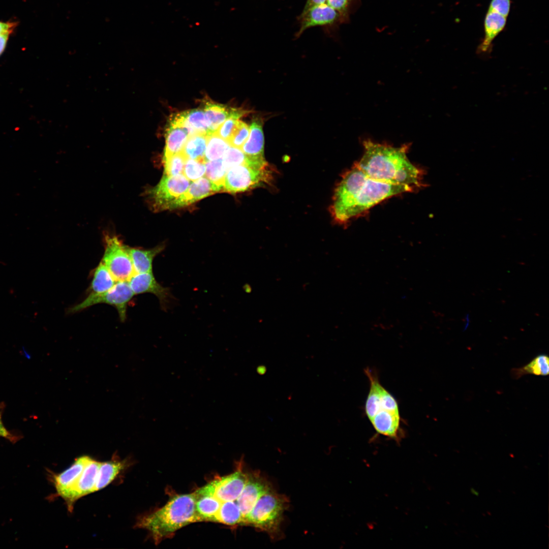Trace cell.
<instances>
[{
  "instance_id": "6da1fadb",
  "label": "cell",
  "mask_w": 549,
  "mask_h": 549,
  "mask_svg": "<svg viewBox=\"0 0 549 549\" xmlns=\"http://www.w3.org/2000/svg\"><path fill=\"white\" fill-rule=\"evenodd\" d=\"M413 191L408 186L374 180L354 164L335 189L331 212L336 221L345 223L389 197Z\"/></svg>"
},
{
  "instance_id": "7a4b0ae2",
  "label": "cell",
  "mask_w": 549,
  "mask_h": 549,
  "mask_svg": "<svg viewBox=\"0 0 549 549\" xmlns=\"http://www.w3.org/2000/svg\"><path fill=\"white\" fill-rule=\"evenodd\" d=\"M364 152L355 164L368 176L381 182L410 187L422 186V171L409 161L407 145L393 147L366 140Z\"/></svg>"
},
{
  "instance_id": "3957f363",
  "label": "cell",
  "mask_w": 549,
  "mask_h": 549,
  "mask_svg": "<svg viewBox=\"0 0 549 549\" xmlns=\"http://www.w3.org/2000/svg\"><path fill=\"white\" fill-rule=\"evenodd\" d=\"M194 493L174 496L162 508L137 521L136 527L147 530L156 543L176 531L196 522Z\"/></svg>"
},
{
  "instance_id": "277c9868",
  "label": "cell",
  "mask_w": 549,
  "mask_h": 549,
  "mask_svg": "<svg viewBox=\"0 0 549 549\" xmlns=\"http://www.w3.org/2000/svg\"><path fill=\"white\" fill-rule=\"evenodd\" d=\"M287 505L286 497L270 489L257 500L245 518L243 524L251 525L276 536L280 533Z\"/></svg>"
},
{
  "instance_id": "5b68a950",
  "label": "cell",
  "mask_w": 549,
  "mask_h": 549,
  "mask_svg": "<svg viewBox=\"0 0 549 549\" xmlns=\"http://www.w3.org/2000/svg\"><path fill=\"white\" fill-rule=\"evenodd\" d=\"M270 170L264 158L233 166L226 174L224 191L244 192L267 182Z\"/></svg>"
},
{
  "instance_id": "8992f818",
  "label": "cell",
  "mask_w": 549,
  "mask_h": 549,
  "mask_svg": "<svg viewBox=\"0 0 549 549\" xmlns=\"http://www.w3.org/2000/svg\"><path fill=\"white\" fill-rule=\"evenodd\" d=\"M104 244L101 262L117 281H128L135 272L128 246L117 235L109 233H105Z\"/></svg>"
},
{
  "instance_id": "52a82bcc",
  "label": "cell",
  "mask_w": 549,
  "mask_h": 549,
  "mask_svg": "<svg viewBox=\"0 0 549 549\" xmlns=\"http://www.w3.org/2000/svg\"><path fill=\"white\" fill-rule=\"evenodd\" d=\"M189 185V180L182 174L164 175L156 187L146 192L147 199L155 211L174 209L177 200Z\"/></svg>"
},
{
  "instance_id": "ba28073f",
  "label": "cell",
  "mask_w": 549,
  "mask_h": 549,
  "mask_svg": "<svg viewBox=\"0 0 549 549\" xmlns=\"http://www.w3.org/2000/svg\"><path fill=\"white\" fill-rule=\"evenodd\" d=\"M134 295L128 281H118L111 289L105 292L88 295L82 302L68 309V313H76L96 304L106 303L115 307L120 321L124 322L127 317L128 304Z\"/></svg>"
},
{
  "instance_id": "9c48e42d",
  "label": "cell",
  "mask_w": 549,
  "mask_h": 549,
  "mask_svg": "<svg viewBox=\"0 0 549 549\" xmlns=\"http://www.w3.org/2000/svg\"><path fill=\"white\" fill-rule=\"evenodd\" d=\"M365 373L370 382L365 405L369 419L377 416L400 413L396 400L380 384L377 376L370 370L367 369Z\"/></svg>"
},
{
  "instance_id": "30bf717a",
  "label": "cell",
  "mask_w": 549,
  "mask_h": 549,
  "mask_svg": "<svg viewBox=\"0 0 549 549\" xmlns=\"http://www.w3.org/2000/svg\"><path fill=\"white\" fill-rule=\"evenodd\" d=\"M248 480V474L239 469L208 483L213 495L221 502L237 500Z\"/></svg>"
},
{
  "instance_id": "8fae6325",
  "label": "cell",
  "mask_w": 549,
  "mask_h": 549,
  "mask_svg": "<svg viewBox=\"0 0 549 549\" xmlns=\"http://www.w3.org/2000/svg\"><path fill=\"white\" fill-rule=\"evenodd\" d=\"M270 489L268 481L259 472L248 474L247 483L236 500L243 517V524L257 500Z\"/></svg>"
},
{
  "instance_id": "7c38bea8",
  "label": "cell",
  "mask_w": 549,
  "mask_h": 549,
  "mask_svg": "<svg viewBox=\"0 0 549 549\" xmlns=\"http://www.w3.org/2000/svg\"><path fill=\"white\" fill-rule=\"evenodd\" d=\"M128 282L135 295L145 293L155 295L158 297L163 310L167 309L168 304L172 298L170 289L160 285L156 280L152 271L135 273Z\"/></svg>"
},
{
  "instance_id": "4fadbf2b",
  "label": "cell",
  "mask_w": 549,
  "mask_h": 549,
  "mask_svg": "<svg viewBox=\"0 0 549 549\" xmlns=\"http://www.w3.org/2000/svg\"><path fill=\"white\" fill-rule=\"evenodd\" d=\"M298 19L300 27L296 37H299L306 30L312 27L341 23L339 13L326 3L314 6L301 13Z\"/></svg>"
},
{
  "instance_id": "5bb4252c",
  "label": "cell",
  "mask_w": 549,
  "mask_h": 549,
  "mask_svg": "<svg viewBox=\"0 0 549 549\" xmlns=\"http://www.w3.org/2000/svg\"><path fill=\"white\" fill-rule=\"evenodd\" d=\"M100 463L90 458L76 484L63 498L70 511L73 509V504L77 500L95 492Z\"/></svg>"
},
{
  "instance_id": "9a60e30c",
  "label": "cell",
  "mask_w": 549,
  "mask_h": 549,
  "mask_svg": "<svg viewBox=\"0 0 549 549\" xmlns=\"http://www.w3.org/2000/svg\"><path fill=\"white\" fill-rule=\"evenodd\" d=\"M90 458L86 455L80 456L69 468L54 475L53 483L59 496L63 498L73 488Z\"/></svg>"
},
{
  "instance_id": "2e32d148",
  "label": "cell",
  "mask_w": 549,
  "mask_h": 549,
  "mask_svg": "<svg viewBox=\"0 0 549 549\" xmlns=\"http://www.w3.org/2000/svg\"><path fill=\"white\" fill-rule=\"evenodd\" d=\"M194 494L197 522H213L222 502L213 495L208 484L199 489Z\"/></svg>"
},
{
  "instance_id": "e0dca14e",
  "label": "cell",
  "mask_w": 549,
  "mask_h": 549,
  "mask_svg": "<svg viewBox=\"0 0 549 549\" xmlns=\"http://www.w3.org/2000/svg\"><path fill=\"white\" fill-rule=\"evenodd\" d=\"M507 20V17L487 9L484 20V37L477 48L478 53L486 54L491 50L493 41L504 29Z\"/></svg>"
},
{
  "instance_id": "ac0fdd59",
  "label": "cell",
  "mask_w": 549,
  "mask_h": 549,
  "mask_svg": "<svg viewBox=\"0 0 549 549\" xmlns=\"http://www.w3.org/2000/svg\"><path fill=\"white\" fill-rule=\"evenodd\" d=\"M217 192H219L218 188L208 179L202 177L189 185L177 200L175 208L189 205Z\"/></svg>"
},
{
  "instance_id": "d6986e66",
  "label": "cell",
  "mask_w": 549,
  "mask_h": 549,
  "mask_svg": "<svg viewBox=\"0 0 549 549\" xmlns=\"http://www.w3.org/2000/svg\"><path fill=\"white\" fill-rule=\"evenodd\" d=\"M263 125V122L262 119L256 118L253 120L249 127V135L241 148L242 152L249 157L264 158V137Z\"/></svg>"
},
{
  "instance_id": "ffe728a7",
  "label": "cell",
  "mask_w": 549,
  "mask_h": 549,
  "mask_svg": "<svg viewBox=\"0 0 549 549\" xmlns=\"http://www.w3.org/2000/svg\"><path fill=\"white\" fill-rule=\"evenodd\" d=\"M172 118L188 132L189 136L202 134L208 135L204 110L196 109L176 114Z\"/></svg>"
},
{
  "instance_id": "44dd1931",
  "label": "cell",
  "mask_w": 549,
  "mask_h": 549,
  "mask_svg": "<svg viewBox=\"0 0 549 549\" xmlns=\"http://www.w3.org/2000/svg\"><path fill=\"white\" fill-rule=\"evenodd\" d=\"M189 136L188 131L171 117L166 130L164 160L181 151Z\"/></svg>"
},
{
  "instance_id": "7402d4cb",
  "label": "cell",
  "mask_w": 549,
  "mask_h": 549,
  "mask_svg": "<svg viewBox=\"0 0 549 549\" xmlns=\"http://www.w3.org/2000/svg\"><path fill=\"white\" fill-rule=\"evenodd\" d=\"M164 245H160L149 249L128 247L135 272L143 273L152 271L154 259L164 250Z\"/></svg>"
},
{
  "instance_id": "603a6c76",
  "label": "cell",
  "mask_w": 549,
  "mask_h": 549,
  "mask_svg": "<svg viewBox=\"0 0 549 549\" xmlns=\"http://www.w3.org/2000/svg\"><path fill=\"white\" fill-rule=\"evenodd\" d=\"M130 463L127 460L115 459L100 463L95 492L110 483Z\"/></svg>"
},
{
  "instance_id": "cb8c5ba5",
  "label": "cell",
  "mask_w": 549,
  "mask_h": 549,
  "mask_svg": "<svg viewBox=\"0 0 549 549\" xmlns=\"http://www.w3.org/2000/svg\"><path fill=\"white\" fill-rule=\"evenodd\" d=\"M233 108L207 101L204 108L208 135L215 133L219 127L231 115Z\"/></svg>"
},
{
  "instance_id": "d4e9b609",
  "label": "cell",
  "mask_w": 549,
  "mask_h": 549,
  "mask_svg": "<svg viewBox=\"0 0 549 549\" xmlns=\"http://www.w3.org/2000/svg\"><path fill=\"white\" fill-rule=\"evenodd\" d=\"M105 265L101 261L94 270L88 295H96L111 289L117 282Z\"/></svg>"
},
{
  "instance_id": "484cf974",
  "label": "cell",
  "mask_w": 549,
  "mask_h": 549,
  "mask_svg": "<svg viewBox=\"0 0 549 549\" xmlns=\"http://www.w3.org/2000/svg\"><path fill=\"white\" fill-rule=\"evenodd\" d=\"M527 374L545 376L549 374V358L544 354H539L525 366L511 370L513 379H518Z\"/></svg>"
},
{
  "instance_id": "4316f807",
  "label": "cell",
  "mask_w": 549,
  "mask_h": 549,
  "mask_svg": "<svg viewBox=\"0 0 549 549\" xmlns=\"http://www.w3.org/2000/svg\"><path fill=\"white\" fill-rule=\"evenodd\" d=\"M207 135L196 134L189 136L181 152L187 159L205 160Z\"/></svg>"
},
{
  "instance_id": "83f0119b",
  "label": "cell",
  "mask_w": 549,
  "mask_h": 549,
  "mask_svg": "<svg viewBox=\"0 0 549 549\" xmlns=\"http://www.w3.org/2000/svg\"><path fill=\"white\" fill-rule=\"evenodd\" d=\"M213 522L230 526L243 524V517L237 503L234 501L222 502Z\"/></svg>"
},
{
  "instance_id": "f1b7e54d",
  "label": "cell",
  "mask_w": 549,
  "mask_h": 549,
  "mask_svg": "<svg viewBox=\"0 0 549 549\" xmlns=\"http://www.w3.org/2000/svg\"><path fill=\"white\" fill-rule=\"evenodd\" d=\"M230 146L227 141L216 133L208 135L204 157L205 162L222 158Z\"/></svg>"
},
{
  "instance_id": "f546056e",
  "label": "cell",
  "mask_w": 549,
  "mask_h": 549,
  "mask_svg": "<svg viewBox=\"0 0 549 549\" xmlns=\"http://www.w3.org/2000/svg\"><path fill=\"white\" fill-rule=\"evenodd\" d=\"M205 175L219 190L224 191V180L227 170L222 159L206 162Z\"/></svg>"
},
{
  "instance_id": "4dcf8cb0",
  "label": "cell",
  "mask_w": 549,
  "mask_h": 549,
  "mask_svg": "<svg viewBox=\"0 0 549 549\" xmlns=\"http://www.w3.org/2000/svg\"><path fill=\"white\" fill-rule=\"evenodd\" d=\"M248 112L243 109L233 108L231 115L219 127L215 133L228 142L239 118Z\"/></svg>"
},
{
  "instance_id": "1f68e13d",
  "label": "cell",
  "mask_w": 549,
  "mask_h": 549,
  "mask_svg": "<svg viewBox=\"0 0 549 549\" xmlns=\"http://www.w3.org/2000/svg\"><path fill=\"white\" fill-rule=\"evenodd\" d=\"M258 159L262 158L249 157L246 156L241 149L231 146L222 157L223 163L227 171L233 166L249 163Z\"/></svg>"
},
{
  "instance_id": "d6a6232c",
  "label": "cell",
  "mask_w": 549,
  "mask_h": 549,
  "mask_svg": "<svg viewBox=\"0 0 549 549\" xmlns=\"http://www.w3.org/2000/svg\"><path fill=\"white\" fill-rule=\"evenodd\" d=\"M206 162L191 159L186 160L183 170L184 175L189 180L195 181L205 173Z\"/></svg>"
},
{
  "instance_id": "836d02e7",
  "label": "cell",
  "mask_w": 549,
  "mask_h": 549,
  "mask_svg": "<svg viewBox=\"0 0 549 549\" xmlns=\"http://www.w3.org/2000/svg\"><path fill=\"white\" fill-rule=\"evenodd\" d=\"M187 159L180 151L166 159L164 175L172 176L181 174Z\"/></svg>"
},
{
  "instance_id": "e575fe53",
  "label": "cell",
  "mask_w": 549,
  "mask_h": 549,
  "mask_svg": "<svg viewBox=\"0 0 549 549\" xmlns=\"http://www.w3.org/2000/svg\"><path fill=\"white\" fill-rule=\"evenodd\" d=\"M249 133L248 125L239 119L228 141L229 144L231 146L241 149L247 140Z\"/></svg>"
},
{
  "instance_id": "d590c367",
  "label": "cell",
  "mask_w": 549,
  "mask_h": 549,
  "mask_svg": "<svg viewBox=\"0 0 549 549\" xmlns=\"http://www.w3.org/2000/svg\"><path fill=\"white\" fill-rule=\"evenodd\" d=\"M352 0H327L326 4L340 14L341 23L349 20L350 7Z\"/></svg>"
},
{
  "instance_id": "8d00e7d4",
  "label": "cell",
  "mask_w": 549,
  "mask_h": 549,
  "mask_svg": "<svg viewBox=\"0 0 549 549\" xmlns=\"http://www.w3.org/2000/svg\"><path fill=\"white\" fill-rule=\"evenodd\" d=\"M511 8V0H491L488 9L508 17Z\"/></svg>"
},
{
  "instance_id": "74e56055",
  "label": "cell",
  "mask_w": 549,
  "mask_h": 549,
  "mask_svg": "<svg viewBox=\"0 0 549 549\" xmlns=\"http://www.w3.org/2000/svg\"><path fill=\"white\" fill-rule=\"evenodd\" d=\"M16 23L14 22H4L0 21V35L4 34H10L15 28Z\"/></svg>"
},
{
  "instance_id": "f35d334b",
  "label": "cell",
  "mask_w": 549,
  "mask_h": 549,
  "mask_svg": "<svg viewBox=\"0 0 549 549\" xmlns=\"http://www.w3.org/2000/svg\"><path fill=\"white\" fill-rule=\"evenodd\" d=\"M0 436L4 437L7 439L13 441L14 439V436L6 429L4 425L2 420L1 410H0Z\"/></svg>"
},
{
  "instance_id": "ab89813d",
  "label": "cell",
  "mask_w": 549,
  "mask_h": 549,
  "mask_svg": "<svg viewBox=\"0 0 549 549\" xmlns=\"http://www.w3.org/2000/svg\"><path fill=\"white\" fill-rule=\"evenodd\" d=\"M327 0H307L303 9L301 13H303L310 8L317 5L326 3Z\"/></svg>"
},
{
  "instance_id": "60d3db41",
  "label": "cell",
  "mask_w": 549,
  "mask_h": 549,
  "mask_svg": "<svg viewBox=\"0 0 549 549\" xmlns=\"http://www.w3.org/2000/svg\"><path fill=\"white\" fill-rule=\"evenodd\" d=\"M9 35V34L0 35V55L5 50Z\"/></svg>"
}]
</instances>
